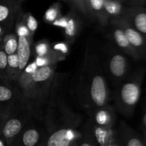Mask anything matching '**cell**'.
Masks as SVG:
<instances>
[{"instance_id": "d6a6232c", "label": "cell", "mask_w": 146, "mask_h": 146, "mask_svg": "<svg viewBox=\"0 0 146 146\" xmlns=\"http://www.w3.org/2000/svg\"><path fill=\"white\" fill-rule=\"evenodd\" d=\"M9 1L16 7H21V0H9Z\"/></svg>"}, {"instance_id": "5b68a950", "label": "cell", "mask_w": 146, "mask_h": 146, "mask_svg": "<svg viewBox=\"0 0 146 146\" xmlns=\"http://www.w3.org/2000/svg\"><path fill=\"white\" fill-rule=\"evenodd\" d=\"M21 11V7H16L8 0H0V28L4 34H7L15 25Z\"/></svg>"}, {"instance_id": "8fae6325", "label": "cell", "mask_w": 146, "mask_h": 146, "mask_svg": "<svg viewBox=\"0 0 146 146\" xmlns=\"http://www.w3.org/2000/svg\"><path fill=\"white\" fill-rule=\"evenodd\" d=\"M89 4L94 20L98 21L101 27H106L108 24L109 19L105 11L104 0H89Z\"/></svg>"}, {"instance_id": "d590c367", "label": "cell", "mask_w": 146, "mask_h": 146, "mask_svg": "<svg viewBox=\"0 0 146 146\" xmlns=\"http://www.w3.org/2000/svg\"><path fill=\"white\" fill-rule=\"evenodd\" d=\"M0 146H4V143H3V142L1 141H0Z\"/></svg>"}, {"instance_id": "277c9868", "label": "cell", "mask_w": 146, "mask_h": 146, "mask_svg": "<svg viewBox=\"0 0 146 146\" xmlns=\"http://www.w3.org/2000/svg\"><path fill=\"white\" fill-rule=\"evenodd\" d=\"M17 84L20 88L23 98L28 102H31L30 105L33 102L39 101L42 98L43 96L45 94V91L39 88L36 84L32 81L31 75L22 71L19 77Z\"/></svg>"}, {"instance_id": "9a60e30c", "label": "cell", "mask_w": 146, "mask_h": 146, "mask_svg": "<svg viewBox=\"0 0 146 146\" xmlns=\"http://www.w3.org/2000/svg\"><path fill=\"white\" fill-rule=\"evenodd\" d=\"M105 11L109 19L123 17L124 9L121 2L115 0H104Z\"/></svg>"}, {"instance_id": "9c48e42d", "label": "cell", "mask_w": 146, "mask_h": 146, "mask_svg": "<svg viewBox=\"0 0 146 146\" xmlns=\"http://www.w3.org/2000/svg\"><path fill=\"white\" fill-rule=\"evenodd\" d=\"M17 37H18V46H17V54L19 58V70L21 73H22V71L28 65L31 56L32 41L25 36Z\"/></svg>"}, {"instance_id": "83f0119b", "label": "cell", "mask_w": 146, "mask_h": 146, "mask_svg": "<svg viewBox=\"0 0 146 146\" xmlns=\"http://www.w3.org/2000/svg\"><path fill=\"white\" fill-rule=\"evenodd\" d=\"M54 50L61 54H66L68 52V46L64 43H58L54 46Z\"/></svg>"}, {"instance_id": "8992f818", "label": "cell", "mask_w": 146, "mask_h": 146, "mask_svg": "<svg viewBox=\"0 0 146 146\" xmlns=\"http://www.w3.org/2000/svg\"><path fill=\"white\" fill-rule=\"evenodd\" d=\"M6 116L0 120V128L3 137L6 140H11L17 136L22 131L25 127V122L21 118H9L5 119Z\"/></svg>"}, {"instance_id": "ba28073f", "label": "cell", "mask_w": 146, "mask_h": 146, "mask_svg": "<svg viewBox=\"0 0 146 146\" xmlns=\"http://www.w3.org/2000/svg\"><path fill=\"white\" fill-rule=\"evenodd\" d=\"M75 135V133L71 128H60L49 135L46 146H69Z\"/></svg>"}, {"instance_id": "603a6c76", "label": "cell", "mask_w": 146, "mask_h": 146, "mask_svg": "<svg viewBox=\"0 0 146 146\" xmlns=\"http://www.w3.org/2000/svg\"><path fill=\"white\" fill-rule=\"evenodd\" d=\"M133 24L135 29L143 34H146V14L137 13L133 17Z\"/></svg>"}, {"instance_id": "44dd1931", "label": "cell", "mask_w": 146, "mask_h": 146, "mask_svg": "<svg viewBox=\"0 0 146 146\" xmlns=\"http://www.w3.org/2000/svg\"><path fill=\"white\" fill-rule=\"evenodd\" d=\"M61 15L60 5L58 3L54 4L51 7L48 9L44 14V19L48 23H53L58 19Z\"/></svg>"}, {"instance_id": "4fadbf2b", "label": "cell", "mask_w": 146, "mask_h": 146, "mask_svg": "<svg viewBox=\"0 0 146 146\" xmlns=\"http://www.w3.org/2000/svg\"><path fill=\"white\" fill-rule=\"evenodd\" d=\"M96 125L105 128H111L113 124V113L111 110L103 108L96 111L94 117Z\"/></svg>"}, {"instance_id": "1f68e13d", "label": "cell", "mask_w": 146, "mask_h": 146, "mask_svg": "<svg viewBox=\"0 0 146 146\" xmlns=\"http://www.w3.org/2000/svg\"><path fill=\"white\" fill-rule=\"evenodd\" d=\"M83 1H84V4H85V6H86V9H87V10H88V12H89L90 15H91V17H92L93 20H94V17H93V15H92V14H91V9H90L89 0H83Z\"/></svg>"}, {"instance_id": "74e56055", "label": "cell", "mask_w": 146, "mask_h": 146, "mask_svg": "<svg viewBox=\"0 0 146 146\" xmlns=\"http://www.w3.org/2000/svg\"><path fill=\"white\" fill-rule=\"evenodd\" d=\"M24 1H25V0H21V2H24Z\"/></svg>"}, {"instance_id": "e575fe53", "label": "cell", "mask_w": 146, "mask_h": 146, "mask_svg": "<svg viewBox=\"0 0 146 146\" xmlns=\"http://www.w3.org/2000/svg\"><path fill=\"white\" fill-rule=\"evenodd\" d=\"M143 123H144V125H145L146 126V114H145V116H144V118H143Z\"/></svg>"}, {"instance_id": "7a4b0ae2", "label": "cell", "mask_w": 146, "mask_h": 146, "mask_svg": "<svg viewBox=\"0 0 146 146\" xmlns=\"http://www.w3.org/2000/svg\"><path fill=\"white\" fill-rule=\"evenodd\" d=\"M104 68L108 77L115 84L123 78L126 73L127 61L122 54L111 51L104 64Z\"/></svg>"}, {"instance_id": "ac0fdd59", "label": "cell", "mask_w": 146, "mask_h": 146, "mask_svg": "<svg viewBox=\"0 0 146 146\" xmlns=\"http://www.w3.org/2000/svg\"><path fill=\"white\" fill-rule=\"evenodd\" d=\"M94 134H95L97 141L101 145H104L108 142L109 138H111L112 131L111 130V128H105V127H101L95 125Z\"/></svg>"}, {"instance_id": "f546056e", "label": "cell", "mask_w": 146, "mask_h": 146, "mask_svg": "<svg viewBox=\"0 0 146 146\" xmlns=\"http://www.w3.org/2000/svg\"><path fill=\"white\" fill-rule=\"evenodd\" d=\"M37 68H38V66H37L36 64L35 61H34V62H32L30 64H29V65H27V67L25 68V69L23 71L26 72L27 74L31 75V74H34V73L35 72Z\"/></svg>"}, {"instance_id": "4dcf8cb0", "label": "cell", "mask_w": 146, "mask_h": 146, "mask_svg": "<svg viewBox=\"0 0 146 146\" xmlns=\"http://www.w3.org/2000/svg\"><path fill=\"white\" fill-rule=\"evenodd\" d=\"M126 146H143L139 139L136 138H132L128 140Z\"/></svg>"}, {"instance_id": "7c38bea8", "label": "cell", "mask_w": 146, "mask_h": 146, "mask_svg": "<svg viewBox=\"0 0 146 146\" xmlns=\"http://www.w3.org/2000/svg\"><path fill=\"white\" fill-rule=\"evenodd\" d=\"M19 58L17 53L7 56V82H18L21 76Z\"/></svg>"}, {"instance_id": "d4e9b609", "label": "cell", "mask_w": 146, "mask_h": 146, "mask_svg": "<svg viewBox=\"0 0 146 146\" xmlns=\"http://www.w3.org/2000/svg\"><path fill=\"white\" fill-rule=\"evenodd\" d=\"M14 98L13 90L9 86L0 84V103L9 102Z\"/></svg>"}, {"instance_id": "2e32d148", "label": "cell", "mask_w": 146, "mask_h": 146, "mask_svg": "<svg viewBox=\"0 0 146 146\" xmlns=\"http://www.w3.org/2000/svg\"><path fill=\"white\" fill-rule=\"evenodd\" d=\"M3 48L7 56L17 53L18 37L16 34H7L3 38Z\"/></svg>"}, {"instance_id": "ab89813d", "label": "cell", "mask_w": 146, "mask_h": 146, "mask_svg": "<svg viewBox=\"0 0 146 146\" xmlns=\"http://www.w3.org/2000/svg\"><path fill=\"white\" fill-rule=\"evenodd\" d=\"M8 1H9V0H8Z\"/></svg>"}, {"instance_id": "d6986e66", "label": "cell", "mask_w": 146, "mask_h": 146, "mask_svg": "<svg viewBox=\"0 0 146 146\" xmlns=\"http://www.w3.org/2000/svg\"><path fill=\"white\" fill-rule=\"evenodd\" d=\"M64 1L67 3L68 5L71 6L72 10L76 11L77 13H79L80 14L84 16L88 19L93 20L92 17L87 10L83 0H64Z\"/></svg>"}, {"instance_id": "30bf717a", "label": "cell", "mask_w": 146, "mask_h": 146, "mask_svg": "<svg viewBox=\"0 0 146 146\" xmlns=\"http://www.w3.org/2000/svg\"><path fill=\"white\" fill-rule=\"evenodd\" d=\"M110 24H111V36L114 44L121 50L128 52L131 45L127 39L123 29L114 20L110 19Z\"/></svg>"}, {"instance_id": "4316f807", "label": "cell", "mask_w": 146, "mask_h": 146, "mask_svg": "<svg viewBox=\"0 0 146 146\" xmlns=\"http://www.w3.org/2000/svg\"><path fill=\"white\" fill-rule=\"evenodd\" d=\"M35 63L36 64L37 66L38 67L44 66H47V65H50V64H51L49 60L45 56H37L36 58Z\"/></svg>"}, {"instance_id": "3957f363", "label": "cell", "mask_w": 146, "mask_h": 146, "mask_svg": "<svg viewBox=\"0 0 146 146\" xmlns=\"http://www.w3.org/2000/svg\"><path fill=\"white\" fill-rule=\"evenodd\" d=\"M140 97V88L136 84L127 82L123 84L115 94V102L121 109L134 106Z\"/></svg>"}, {"instance_id": "6da1fadb", "label": "cell", "mask_w": 146, "mask_h": 146, "mask_svg": "<svg viewBox=\"0 0 146 146\" xmlns=\"http://www.w3.org/2000/svg\"><path fill=\"white\" fill-rule=\"evenodd\" d=\"M86 71V77L84 79L87 80L88 98L90 104L98 111L104 108L108 101L109 94L106 80L95 57H91L87 61Z\"/></svg>"}, {"instance_id": "f1b7e54d", "label": "cell", "mask_w": 146, "mask_h": 146, "mask_svg": "<svg viewBox=\"0 0 146 146\" xmlns=\"http://www.w3.org/2000/svg\"><path fill=\"white\" fill-rule=\"evenodd\" d=\"M52 24H54V26H56V27H61V28L65 29L67 25L66 16V17H60L59 18L57 19L56 21H54Z\"/></svg>"}, {"instance_id": "484cf974", "label": "cell", "mask_w": 146, "mask_h": 146, "mask_svg": "<svg viewBox=\"0 0 146 146\" xmlns=\"http://www.w3.org/2000/svg\"><path fill=\"white\" fill-rule=\"evenodd\" d=\"M50 46L45 41L38 43L35 46V51L38 56H45L51 51Z\"/></svg>"}, {"instance_id": "ffe728a7", "label": "cell", "mask_w": 146, "mask_h": 146, "mask_svg": "<svg viewBox=\"0 0 146 146\" xmlns=\"http://www.w3.org/2000/svg\"><path fill=\"white\" fill-rule=\"evenodd\" d=\"M15 31H16V35L17 36H25L27 37L29 40H31L32 38L33 35L30 33L29 30L27 27L26 24H24V21L22 19V11L19 15L18 18H17V21L15 23Z\"/></svg>"}, {"instance_id": "7402d4cb", "label": "cell", "mask_w": 146, "mask_h": 146, "mask_svg": "<svg viewBox=\"0 0 146 146\" xmlns=\"http://www.w3.org/2000/svg\"><path fill=\"white\" fill-rule=\"evenodd\" d=\"M7 55L3 48V46L0 45V80L5 83L7 82Z\"/></svg>"}, {"instance_id": "836d02e7", "label": "cell", "mask_w": 146, "mask_h": 146, "mask_svg": "<svg viewBox=\"0 0 146 146\" xmlns=\"http://www.w3.org/2000/svg\"><path fill=\"white\" fill-rule=\"evenodd\" d=\"M81 146H91V144L88 142H84L81 144Z\"/></svg>"}, {"instance_id": "52a82bcc", "label": "cell", "mask_w": 146, "mask_h": 146, "mask_svg": "<svg viewBox=\"0 0 146 146\" xmlns=\"http://www.w3.org/2000/svg\"><path fill=\"white\" fill-rule=\"evenodd\" d=\"M54 64L38 67L35 72L31 75V80L41 89L45 91L52 81L54 72Z\"/></svg>"}, {"instance_id": "8d00e7d4", "label": "cell", "mask_w": 146, "mask_h": 146, "mask_svg": "<svg viewBox=\"0 0 146 146\" xmlns=\"http://www.w3.org/2000/svg\"><path fill=\"white\" fill-rule=\"evenodd\" d=\"M115 1H120V2H121V1H125V0H115Z\"/></svg>"}, {"instance_id": "5bb4252c", "label": "cell", "mask_w": 146, "mask_h": 146, "mask_svg": "<svg viewBox=\"0 0 146 146\" xmlns=\"http://www.w3.org/2000/svg\"><path fill=\"white\" fill-rule=\"evenodd\" d=\"M66 18L67 25L65 28V34L68 38L72 39L78 34L80 25L79 17L76 11L71 10L66 16Z\"/></svg>"}, {"instance_id": "f35d334b", "label": "cell", "mask_w": 146, "mask_h": 146, "mask_svg": "<svg viewBox=\"0 0 146 146\" xmlns=\"http://www.w3.org/2000/svg\"><path fill=\"white\" fill-rule=\"evenodd\" d=\"M72 146H75V145H72Z\"/></svg>"}, {"instance_id": "cb8c5ba5", "label": "cell", "mask_w": 146, "mask_h": 146, "mask_svg": "<svg viewBox=\"0 0 146 146\" xmlns=\"http://www.w3.org/2000/svg\"><path fill=\"white\" fill-rule=\"evenodd\" d=\"M22 19L24 24L29 30L30 33L34 35V33L38 28V22H37L36 19L30 13H25V14L22 13Z\"/></svg>"}, {"instance_id": "e0dca14e", "label": "cell", "mask_w": 146, "mask_h": 146, "mask_svg": "<svg viewBox=\"0 0 146 146\" xmlns=\"http://www.w3.org/2000/svg\"><path fill=\"white\" fill-rule=\"evenodd\" d=\"M39 133L34 128H27L22 133L21 141L24 146H34L38 142Z\"/></svg>"}]
</instances>
